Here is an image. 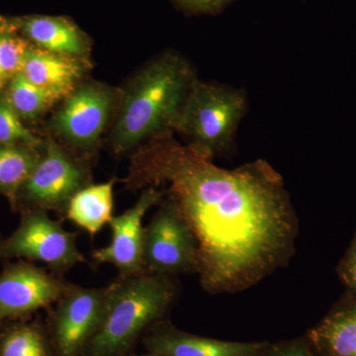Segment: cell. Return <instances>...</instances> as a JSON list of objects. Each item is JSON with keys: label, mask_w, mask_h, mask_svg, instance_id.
I'll return each mask as SVG.
<instances>
[{"label": "cell", "mask_w": 356, "mask_h": 356, "mask_svg": "<svg viewBox=\"0 0 356 356\" xmlns=\"http://www.w3.org/2000/svg\"><path fill=\"white\" fill-rule=\"evenodd\" d=\"M123 184L129 191L165 186L166 200L195 236L197 273L207 291L254 285L291 250L296 222L289 196L261 159L226 170L165 131L134 152Z\"/></svg>", "instance_id": "cell-1"}, {"label": "cell", "mask_w": 356, "mask_h": 356, "mask_svg": "<svg viewBox=\"0 0 356 356\" xmlns=\"http://www.w3.org/2000/svg\"><path fill=\"white\" fill-rule=\"evenodd\" d=\"M196 79L191 63L173 51L145 65L121 90L109 136L114 153H129L154 136L172 131Z\"/></svg>", "instance_id": "cell-2"}, {"label": "cell", "mask_w": 356, "mask_h": 356, "mask_svg": "<svg viewBox=\"0 0 356 356\" xmlns=\"http://www.w3.org/2000/svg\"><path fill=\"white\" fill-rule=\"evenodd\" d=\"M109 286L102 325L89 341L92 356L125 350L147 325L165 313L175 297L168 276L147 271L120 277Z\"/></svg>", "instance_id": "cell-3"}, {"label": "cell", "mask_w": 356, "mask_h": 356, "mask_svg": "<svg viewBox=\"0 0 356 356\" xmlns=\"http://www.w3.org/2000/svg\"><path fill=\"white\" fill-rule=\"evenodd\" d=\"M247 107L243 91L196 79L175 118L172 132L182 134L191 140L188 144L214 158L232 149Z\"/></svg>", "instance_id": "cell-4"}, {"label": "cell", "mask_w": 356, "mask_h": 356, "mask_svg": "<svg viewBox=\"0 0 356 356\" xmlns=\"http://www.w3.org/2000/svg\"><path fill=\"white\" fill-rule=\"evenodd\" d=\"M121 89L95 81H81L65 96L49 121L53 138L79 153L92 154L120 102Z\"/></svg>", "instance_id": "cell-5"}, {"label": "cell", "mask_w": 356, "mask_h": 356, "mask_svg": "<svg viewBox=\"0 0 356 356\" xmlns=\"http://www.w3.org/2000/svg\"><path fill=\"white\" fill-rule=\"evenodd\" d=\"M88 184L90 173L86 163L50 136L44 140L38 163L18 192L15 212L65 213L72 196Z\"/></svg>", "instance_id": "cell-6"}, {"label": "cell", "mask_w": 356, "mask_h": 356, "mask_svg": "<svg viewBox=\"0 0 356 356\" xmlns=\"http://www.w3.org/2000/svg\"><path fill=\"white\" fill-rule=\"evenodd\" d=\"M47 212L41 209L20 212L17 228L0 243V259L39 261L56 273L86 262L77 248L76 236Z\"/></svg>", "instance_id": "cell-7"}, {"label": "cell", "mask_w": 356, "mask_h": 356, "mask_svg": "<svg viewBox=\"0 0 356 356\" xmlns=\"http://www.w3.org/2000/svg\"><path fill=\"white\" fill-rule=\"evenodd\" d=\"M144 267L147 273L165 276L198 271L195 236L168 200L145 228Z\"/></svg>", "instance_id": "cell-8"}, {"label": "cell", "mask_w": 356, "mask_h": 356, "mask_svg": "<svg viewBox=\"0 0 356 356\" xmlns=\"http://www.w3.org/2000/svg\"><path fill=\"white\" fill-rule=\"evenodd\" d=\"M110 286L84 288L67 284L57 302L54 322L60 356H76L102 325Z\"/></svg>", "instance_id": "cell-9"}, {"label": "cell", "mask_w": 356, "mask_h": 356, "mask_svg": "<svg viewBox=\"0 0 356 356\" xmlns=\"http://www.w3.org/2000/svg\"><path fill=\"white\" fill-rule=\"evenodd\" d=\"M67 283L31 262L8 264L0 273V321L22 317L57 303Z\"/></svg>", "instance_id": "cell-10"}, {"label": "cell", "mask_w": 356, "mask_h": 356, "mask_svg": "<svg viewBox=\"0 0 356 356\" xmlns=\"http://www.w3.org/2000/svg\"><path fill=\"white\" fill-rule=\"evenodd\" d=\"M163 191L156 187L143 189L139 200L123 214L112 218L109 222L111 242L93 252L99 264H112L118 269L120 277L144 273V235L143 220L147 211L163 200Z\"/></svg>", "instance_id": "cell-11"}, {"label": "cell", "mask_w": 356, "mask_h": 356, "mask_svg": "<svg viewBox=\"0 0 356 356\" xmlns=\"http://www.w3.org/2000/svg\"><path fill=\"white\" fill-rule=\"evenodd\" d=\"M10 24L29 43L43 50L90 63L91 39L67 16H7Z\"/></svg>", "instance_id": "cell-12"}, {"label": "cell", "mask_w": 356, "mask_h": 356, "mask_svg": "<svg viewBox=\"0 0 356 356\" xmlns=\"http://www.w3.org/2000/svg\"><path fill=\"white\" fill-rule=\"evenodd\" d=\"M90 63L43 50L30 43L21 74L35 86L64 98L83 81Z\"/></svg>", "instance_id": "cell-13"}, {"label": "cell", "mask_w": 356, "mask_h": 356, "mask_svg": "<svg viewBox=\"0 0 356 356\" xmlns=\"http://www.w3.org/2000/svg\"><path fill=\"white\" fill-rule=\"evenodd\" d=\"M149 348L156 356H255L264 346L168 332L152 339Z\"/></svg>", "instance_id": "cell-14"}, {"label": "cell", "mask_w": 356, "mask_h": 356, "mask_svg": "<svg viewBox=\"0 0 356 356\" xmlns=\"http://www.w3.org/2000/svg\"><path fill=\"white\" fill-rule=\"evenodd\" d=\"M113 187L114 180L86 185L70 199L65 216L90 236H95L114 217Z\"/></svg>", "instance_id": "cell-15"}, {"label": "cell", "mask_w": 356, "mask_h": 356, "mask_svg": "<svg viewBox=\"0 0 356 356\" xmlns=\"http://www.w3.org/2000/svg\"><path fill=\"white\" fill-rule=\"evenodd\" d=\"M42 145H0V193L7 199L13 211L18 192L41 156Z\"/></svg>", "instance_id": "cell-16"}, {"label": "cell", "mask_w": 356, "mask_h": 356, "mask_svg": "<svg viewBox=\"0 0 356 356\" xmlns=\"http://www.w3.org/2000/svg\"><path fill=\"white\" fill-rule=\"evenodd\" d=\"M311 337L329 356H356V304L327 316Z\"/></svg>", "instance_id": "cell-17"}, {"label": "cell", "mask_w": 356, "mask_h": 356, "mask_svg": "<svg viewBox=\"0 0 356 356\" xmlns=\"http://www.w3.org/2000/svg\"><path fill=\"white\" fill-rule=\"evenodd\" d=\"M9 102L21 120L35 122L62 100L55 93L35 86L21 72L6 89Z\"/></svg>", "instance_id": "cell-18"}, {"label": "cell", "mask_w": 356, "mask_h": 356, "mask_svg": "<svg viewBox=\"0 0 356 356\" xmlns=\"http://www.w3.org/2000/svg\"><path fill=\"white\" fill-rule=\"evenodd\" d=\"M30 43L16 31L7 16L0 15V92L22 69Z\"/></svg>", "instance_id": "cell-19"}, {"label": "cell", "mask_w": 356, "mask_h": 356, "mask_svg": "<svg viewBox=\"0 0 356 356\" xmlns=\"http://www.w3.org/2000/svg\"><path fill=\"white\" fill-rule=\"evenodd\" d=\"M0 356H50L46 339L34 325L18 324L0 337Z\"/></svg>", "instance_id": "cell-20"}, {"label": "cell", "mask_w": 356, "mask_h": 356, "mask_svg": "<svg viewBox=\"0 0 356 356\" xmlns=\"http://www.w3.org/2000/svg\"><path fill=\"white\" fill-rule=\"evenodd\" d=\"M44 140L32 133L13 109L6 90L0 92V145L41 146Z\"/></svg>", "instance_id": "cell-21"}, {"label": "cell", "mask_w": 356, "mask_h": 356, "mask_svg": "<svg viewBox=\"0 0 356 356\" xmlns=\"http://www.w3.org/2000/svg\"><path fill=\"white\" fill-rule=\"evenodd\" d=\"M181 10L188 14H210L222 13L236 0H173Z\"/></svg>", "instance_id": "cell-22"}, {"label": "cell", "mask_w": 356, "mask_h": 356, "mask_svg": "<svg viewBox=\"0 0 356 356\" xmlns=\"http://www.w3.org/2000/svg\"><path fill=\"white\" fill-rule=\"evenodd\" d=\"M341 274L346 284L356 293V236L341 262Z\"/></svg>", "instance_id": "cell-23"}, {"label": "cell", "mask_w": 356, "mask_h": 356, "mask_svg": "<svg viewBox=\"0 0 356 356\" xmlns=\"http://www.w3.org/2000/svg\"><path fill=\"white\" fill-rule=\"evenodd\" d=\"M273 356H310L306 353L304 348H300V346H291V348H285L280 351V353H275Z\"/></svg>", "instance_id": "cell-24"}, {"label": "cell", "mask_w": 356, "mask_h": 356, "mask_svg": "<svg viewBox=\"0 0 356 356\" xmlns=\"http://www.w3.org/2000/svg\"><path fill=\"white\" fill-rule=\"evenodd\" d=\"M0 243H1V238H0Z\"/></svg>", "instance_id": "cell-25"}]
</instances>
